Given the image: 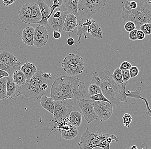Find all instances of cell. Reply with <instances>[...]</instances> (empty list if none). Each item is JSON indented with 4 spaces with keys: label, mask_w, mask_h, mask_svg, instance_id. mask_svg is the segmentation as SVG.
<instances>
[{
    "label": "cell",
    "mask_w": 151,
    "mask_h": 149,
    "mask_svg": "<svg viewBox=\"0 0 151 149\" xmlns=\"http://www.w3.org/2000/svg\"><path fill=\"white\" fill-rule=\"evenodd\" d=\"M141 149H148V148L147 147H145V148H142Z\"/></svg>",
    "instance_id": "obj_55"
},
{
    "label": "cell",
    "mask_w": 151,
    "mask_h": 149,
    "mask_svg": "<svg viewBox=\"0 0 151 149\" xmlns=\"http://www.w3.org/2000/svg\"><path fill=\"white\" fill-rule=\"evenodd\" d=\"M90 99L94 101L106 102L111 103L102 93H99L90 97Z\"/></svg>",
    "instance_id": "obj_33"
},
{
    "label": "cell",
    "mask_w": 151,
    "mask_h": 149,
    "mask_svg": "<svg viewBox=\"0 0 151 149\" xmlns=\"http://www.w3.org/2000/svg\"><path fill=\"white\" fill-rule=\"evenodd\" d=\"M130 7L132 9H136L137 7V3L136 1H130Z\"/></svg>",
    "instance_id": "obj_48"
},
{
    "label": "cell",
    "mask_w": 151,
    "mask_h": 149,
    "mask_svg": "<svg viewBox=\"0 0 151 149\" xmlns=\"http://www.w3.org/2000/svg\"><path fill=\"white\" fill-rule=\"evenodd\" d=\"M140 99L144 100L145 103H146V114L148 116L150 117L151 118V109L150 107V105H149V102H148L147 99L146 98H144L142 97H140Z\"/></svg>",
    "instance_id": "obj_42"
},
{
    "label": "cell",
    "mask_w": 151,
    "mask_h": 149,
    "mask_svg": "<svg viewBox=\"0 0 151 149\" xmlns=\"http://www.w3.org/2000/svg\"><path fill=\"white\" fill-rule=\"evenodd\" d=\"M0 70L6 71L9 74V76H11L15 71L14 69H12L1 60H0Z\"/></svg>",
    "instance_id": "obj_35"
},
{
    "label": "cell",
    "mask_w": 151,
    "mask_h": 149,
    "mask_svg": "<svg viewBox=\"0 0 151 149\" xmlns=\"http://www.w3.org/2000/svg\"><path fill=\"white\" fill-rule=\"evenodd\" d=\"M42 76L45 79H51L52 78V75L50 73H44L42 74Z\"/></svg>",
    "instance_id": "obj_50"
},
{
    "label": "cell",
    "mask_w": 151,
    "mask_h": 149,
    "mask_svg": "<svg viewBox=\"0 0 151 149\" xmlns=\"http://www.w3.org/2000/svg\"><path fill=\"white\" fill-rule=\"evenodd\" d=\"M141 87H138L134 92L128 91L127 92H125V96L126 98L129 97L130 98H134L136 100L140 99L141 96Z\"/></svg>",
    "instance_id": "obj_30"
},
{
    "label": "cell",
    "mask_w": 151,
    "mask_h": 149,
    "mask_svg": "<svg viewBox=\"0 0 151 149\" xmlns=\"http://www.w3.org/2000/svg\"><path fill=\"white\" fill-rule=\"evenodd\" d=\"M130 149H138L136 145H133L132 147H130Z\"/></svg>",
    "instance_id": "obj_53"
},
{
    "label": "cell",
    "mask_w": 151,
    "mask_h": 149,
    "mask_svg": "<svg viewBox=\"0 0 151 149\" xmlns=\"http://www.w3.org/2000/svg\"><path fill=\"white\" fill-rule=\"evenodd\" d=\"M129 70L130 76L132 78L136 77L139 73V70L136 66H132Z\"/></svg>",
    "instance_id": "obj_39"
},
{
    "label": "cell",
    "mask_w": 151,
    "mask_h": 149,
    "mask_svg": "<svg viewBox=\"0 0 151 149\" xmlns=\"http://www.w3.org/2000/svg\"><path fill=\"white\" fill-rule=\"evenodd\" d=\"M76 102L71 99L55 101L53 117L57 124L63 119L68 118L72 111L73 106H76Z\"/></svg>",
    "instance_id": "obj_7"
},
{
    "label": "cell",
    "mask_w": 151,
    "mask_h": 149,
    "mask_svg": "<svg viewBox=\"0 0 151 149\" xmlns=\"http://www.w3.org/2000/svg\"><path fill=\"white\" fill-rule=\"evenodd\" d=\"M0 60L15 71L20 70L22 64L17 57L8 51H4L0 53Z\"/></svg>",
    "instance_id": "obj_11"
},
{
    "label": "cell",
    "mask_w": 151,
    "mask_h": 149,
    "mask_svg": "<svg viewBox=\"0 0 151 149\" xmlns=\"http://www.w3.org/2000/svg\"><path fill=\"white\" fill-rule=\"evenodd\" d=\"M49 40V33L45 26L39 25L35 28L34 45L40 48L46 45Z\"/></svg>",
    "instance_id": "obj_10"
},
{
    "label": "cell",
    "mask_w": 151,
    "mask_h": 149,
    "mask_svg": "<svg viewBox=\"0 0 151 149\" xmlns=\"http://www.w3.org/2000/svg\"><path fill=\"white\" fill-rule=\"evenodd\" d=\"M150 125H151V121H150Z\"/></svg>",
    "instance_id": "obj_58"
},
{
    "label": "cell",
    "mask_w": 151,
    "mask_h": 149,
    "mask_svg": "<svg viewBox=\"0 0 151 149\" xmlns=\"http://www.w3.org/2000/svg\"><path fill=\"white\" fill-rule=\"evenodd\" d=\"M85 68L84 62L78 63L63 69L64 72L69 75V76L75 77L82 73Z\"/></svg>",
    "instance_id": "obj_21"
},
{
    "label": "cell",
    "mask_w": 151,
    "mask_h": 149,
    "mask_svg": "<svg viewBox=\"0 0 151 149\" xmlns=\"http://www.w3.org/2000/svg\"><path fill=\"white\" fill-rule=\"evenodd\" d=\"M37 4L39 7L40 13L42 16V19L38 23L40 25L44 26H48L49 20L51 14V10L48 5L43 0H38Z\"/></svg>",
    "instance_id": "obj_14"
},
{
    "label": "cell",
    "mask_w": 151,
    "mask_h": 149,
    "mask_svg": "<svg viewBox=\"0 0 151 149\" xmlns=\"http://www.w3.org/2000/svg\"><path fill=\"white\" fill-rule=\"evenodd\" d=\"M137 7L136 9L126 10L123 7L122 17L124 22L132 21L139 30L140 26L144 23L151 24V4L146 3L145 0H136Z\"/></svg>",
    "instance_id": "obj_4"
},
{
    "label": "cell",
    "mask_w": 151,
    "mask_h": 149,
    "mask_svg": "<svg viewBox=\"0 0 151 149\" xmlns=\"http://www.w3.org/2000/svg\"><path fill=\"white\" fill-rule=\"evenodd\" d=\"M88 93L91 96L99 93H102L100 86L97 84H91L88 89Z\"/></svg>",
    "instance_id": "obj_32"
},
{
    "label": "cell",
    "mask_w": 151,
    "mask_h": 149,
    "mask_svg": "<svg viewBox=\"0 0 151 149\" xmlns=\"http://www.w3.org/2000/svg\"><path fill=\"white\" fill-rule=\"evenodd\" d=\"M113 140L118 143L119 139L112 134L94 133L88 130V128H87L81 135L80 141L78 145L79 149H93L96 148L110 149V145Z\"/></svg>",
    "instance_id": "obj_3"
},
{
    "label": "cell",
    "mask_w": 151,
    "mask_h": 149,
    "mask_svg": "<svg viewBox=\"0 0 151 149\" xmlns=\"http://www.w3.org/2000/svg\"><path fill=\"white\" fill-rule=\"evenodd\" d=\"M7 77H3L0 79V100L6 98Z\"/></svg>",
    "instance_id": "obj_29"
},
{
    "label": "cell",
    "mask_w": 151,
    "mask_h": 149,
    "mask_svg": "<svg viewBox=\"0 0 151 149\" xmlns=\"http://www.w3.org/2000/svg\"><path fill=\"white\" fill-rule=\"evenodd\" d=\"M78 105L88 124H90L94 120L99 119L94 112V101L83 98L79 100Z\"/></svg>",
    "instance_id": "obj_9"
},
{
    "label": "cell",
    "mask_w": 151,
    "mask_h": 149,
    "mask_svg": "<svg viewBox=\"0 0 151 149\" xmlns=\"http://www.w3.org/2000/svg\"><path fill=\"white\" fill-rule=\"evenodd\" d=\"M86 18H85L80 19L77 26L78 28H77V36H78V41L79 43H80L82 35H84L86 39H88L86 35L88 28V26L86 23Z\"/></svg>",
    "instance_id": "obj_27"
},
{
    "label": "cell",
    "mask_w": 151,
    "mask_h": 149,
    "mask_svg": "<svg viewBox=\"0 0 151 149\" xmlns=\"http://www.w3.org/2000/svg\"><path fill=\"white\" fill-rule=\"evenodd\" d=\"M3 4L6 7H9L15 2V0H2Z\"/></svg>",
    "instance_id": "obj_45"
},
{
    "label": "cell",
    "mask_w": 151,
    "mask_h": 149,
    "mask_svg": "<svg viewBox=\"0 0 151 149\" xmlns=\"http://www.w3.org/2000/svg\"><path fill=\"white\" fill-rule=\"evenodd\" d=\"M132 66V64L128 62L127 61H125L121 63L119 68L121 71H123V70H129Z\"/></svg>",
    "instance_id": "obj_40"
},
{
    "label": "cell",
    "mask_w": 151,
    "mask_h": 149,
    "mask_svg": "<svg viewBox=\"0 0 151 149\" xmlns=\"http://www.w3.org/2000/svg\"><path fill=\"white\" fill-rule=\"evenodd\" d=\"M125 149H130V147H129V148H126Z\"/></svg>",
    "instance_id": "obj_57"
},
{
    "label": "cell",
    "mask_w": 151,
    "mask_h": 149,
    "mask_svg": "<svg viewBox=\"0 0 151 149\" xmlns=\"http://www.w3.org/2000/svg\"><path fill=\"white\" fill-rule=\"evenodd\" d=\"M132 121V116L129 113L124 114L122 117V122L124 125V127L129 128Z\"/></svg>",
    "instance_id": "obj_34"
},
{
    "label": "cell",
    "mask_w": 151,
    "mask_h": 149,
    "mask_svg": "<svg viewBox=\"0 0 151 149\" xmlns=\"http://www.w3.org/2000/svg\"><path fill=\"white\" fill-rule=\"evenodd\" d=\"M19 96L18 85L14 82L12 77L9 76L7 77L6 98L17 100Z\"/></svg>",
    "instance_id": "obj_13"
},
{
    "label": "cell",
    "mask_w": 151,
    "mask_h": 149,
    "mask_svg": "<svg viewBox=\"0 0 151 149\" xmlns=\"http://www.w3.org/2000/svg\"><path fill=\"white\" fill-rule=\"evenodd\" d=\"M146 35L140 30H137V39L138 40H142L145 39Z\"/></svg>",
    "instance_id": "obj_44"
},
{
    "label": "cell",
    "mask_w": 151,
    "mask_h": 149,
    "mask_svg": "<svg viewBox=\"0 0 151 149\" xmlns=\"http://www.w3.org/2000/svg\"><path fill=\"white\" fill-rule=\"evenodd\" d=\"M124 29L127 33L136 29V26L134 22L132 21H127L124 25Z\"/></svg>",
    "instance_id": "obj_38"
},
{
    "label": "cell",
    "mask_w": 151,
    "mask_h": 149,
    "mask_svg": "<svg viewBox=\"0 0 151 149\" xmlns=\"http://www.w3.org/2000/svg\"><path fill=\"white\" fill-rule=\"evenodd\" d=\"M53 37L56 39H58L61 38V34L60 32L57 31H54L53 33Z\"/></svg>",
    "instance_id": "obj_47"
},
{
    "label": "cell",
    "mask_w": 151,
    "mask_h": 149,
    "mask_svg": "<svg viewBox=\"0 0 151 149\" xmlns=\"http://www.w3.org/2000/svg\"><path fill=\"white\" fill-rule=\"evenodd\" d=\"M62 138L66 140H72L75 138L78 134L79 131L77 127L71 126L68 130L60 131Z\"/></svg>",
    "instance_id": "obj_25"
},
{
    "label": "cell",
    "mask_w": 151,
    "mask_h": 149,
    "mask_svg": "<svg viewBox=\"0 0 151 149\" xmlns=\"http://www.w3.org/2000/svg\"><path fill=\"white\" fill-rule=\"evenodd\" d=\"M42 19L40 9L38 4L35 3H32V12L28 25L38 24Z\"/></svg>",
    "instance_id": "obj_20"
},
{
    "label": "cell",
    "mask_w": 151,
    "mask_h": 149,
    "mask_svg": "<svg viewBox=\"0 0 151 149\" xmlns=\"http://www.w3.org/2000/svg\"><path fill=\"white\" fill-rule=\"evenodd\" d=\"M122 71V78L124 82H127L131 78L129 70H125Z\"/></svg>",
    "instance_id": "obj_41"
},
{
    "label": "cell",
    "mask_w": 151,
    "mask_h": 149,
    "mask_svg": "<svg viewBox=\"0 0 151 149\" xmlns=\"http://www.w3.org/2000/svg\"><path fill=\"white\" fill-rule=\"evenodd\" d=\"M112 76L114 80L119 84H122L124 82L123 80L122 71L119 68H117L114 70Z\"/></svg>",
    "instance_id": "obj_31"
},
{
    "label": "cell",
    "mask_w": 151,
    "mask_h": 149,
    "mask_svg": "<svg viewBox=\"0 0 151 149\" xmlns=\"http://www.w3.org/2000/svg\"><path fill=\"white\" fill-rule=\"evenodd\" d=\"M12 77L14 82L18 86L22 85L27 81L25 75L21 70L15 71Z\"/></svg>",
    "instance_id": "obj_28"
},
{
    "label": "cell",
    "mask_w": 151,
    "mask_h": 149,
    "mask_svg": "<svg viewBox=\"0 0 151 149\" xmlns=\"http://www.w3.org/2000/svg\"><path fill=\"white\" fill-rule=\"evenodd\" d=\"M67 43L68 45H69V46H72V45H73L74 44L75 41H74L73 38H69L67 39Z\"/></svg>",
    "instance_id": "obj_49"
},
{
    "label": "cell",
    "mask_w": 151,
    "mask_h": 149,
    "mask_svg": "<svg viewBox=\"0 0 151 149\" xmlns=\"http://www.w3.org/2000/svg\"><path fill=\"white\" fill-rule=\"evenodd\" d=\"M85 83L75 77L61 76L54 81L50 96L55 101L71 99L76 102L86 96Z\"/></svg>",
    "instance_id": "obj_2"
},
{
    "label": "cell",
    "mask_w": 151,
    "mask_h": 149,
    "mask_svg": "<svg viewBox=\"0 0 151 149\" xmlns=\"http://www.w3.org/2000/svg\"><path fill=\"white\" fill-rule=\"evenodd\" d=\"M20 70L25 75L27 80L31 79L37 71V68L34 63L27 62L22 65Z\"/></svg>",
    "instance_id": "obj_22"
},
{
    "label": "cell",
    "mask_w": 151,
    "mask_h": 149,
    "mask_svg": "<svg viewBox=\"0 0 151 149\" xmlns=\"http://www.w3.org/2000/svg\"><path fill=\"white\" fill-rule=\"evenodd\" d=\"M69 14L68 11L64 9L59 17L54 18L51 16L49 20V23L51 25L54 31H58L60 33L63 31L65 20Z\"/></svg>",
    "instance_id": "obj_12"
},
{
    "label": "cell",
    "mask_w": 151,
    "mask_h": 149,
    "mask_svg": "<svg viewBox=\"0 0 151 149\" xmlns=\"http://www.w3.org/2000/svg\"><path fill=\"white\" fill-rule=\"evenodd\" d=\"M87 33L90 34L92 37L98 39H102L103 33L101 26L96 21L88 26Z\"/></svg>",
    "instance_id": "obj_23"
},
{
    "label": "cell",
    "mask_w": 151,
    "mask_h": 149,
    "mask_svg": "<svg viewBox=\"0 0 151 149\" xmlns=\"http://www.w3.org/2000/svg\"><path fill=\"white\" fill-rule=\"evenodd\" d=\"M127 82L119 84L115 81L109 70L99 69L92 75L91 84L100 86L102 93L111 104L118 106L121 102H127L125 96V88Z\"/></svg>",
    "instance_id": "obj_1"
},
{
    "label": "cell",
    "mask_w": 151,
    "mask_h": 149,
    "mask_svg": "<svg viewBox=\"0 0 151 149\" xmlns=\"http://www.w3.org/2000/svg\"><path fill=\"white\" fill-rule=\"evenodd\" d=\"M94 110L99 119L101 121H104L112 116L113 112V106L111 103L108 102L94 101Z\"/></svg>",
    "instance_id": "obj_8"
},
{
    "label": "cell",
    "mask_w": 151,
    "mask_h": 149,
    "mask_svg": "<svg viewBox=\"0 0 151 149\" xmlns=\"http://www.w3.org/2000/svg\"><path fill=\"white\" fill-rule=\"evenodd\" d=\"M0 76H2L4 77H8L9 76V74L7 72L2 70H0Z\"/></svg>",
    "instance_id": "obj_51"
},
{
    "label": "cell",
    "mask_w": 151,
    "mask_h": 149,
    "mask_svg": "<svg viewBox=\"0 0 151 149\" xmlns=\"http://www.w3.org/2000/svg\"><path fill=\"white\" fill-rule=\"evenodd\" d=\"M137 29H136L129 33L128 36H129V39L131 41H135L137 40Z\"/></svg>",
    "instance_id": "obj_43"
},
{
    "label": "cell",
    "mask_w": 151,
    "mask_h": 149,
    "mask_svg": "<svg viewBox=\"0 0 151 149\" xmlns=\"http://www.w3.org/2000/svg\"><path fill=\"white\" fill-rule=\"evenodd\" d=\"M42 88L43 91H46V90H47V88H48V85H47V82L43 83V84H42Z\"/></svg>",
    "instance_id": "obj_52"
},
{
    "label": "cell",
    "mask_w": 151,
    "mask_h": 149,
    "mask_svg": "<svg viewBox=\"0 0 151 149\" xmlns=\"http://www.w3.org/2000/svg\"><path fill=\"white\" fill-rule=\"evenodd\" d=\"M63 4L65 7V10L70 14H73L76 17L80 16L78 12V3L79 0H63Z\"/></svg>",
    "instance_id": "obj_19"
},
{
    "label": "cell",
    "mask_w": 151,
    "mask_h": 149,
    "mask_svg": "<svg viewBox=\"0 0 151 149\" xmlns=\"http://www.w3.org/2000/svg\"><path fill=\"white\" fill-rule=\"evenodd\" d=\"M35 28L32 26H28L23 29L22 35V42L26 46H34Z\"/></svg>",
    "instance_id": "obj_16"
},
{
    "label": "cell",
    "mask_w": 151,
    "mask_h": 149,
    "mask_svg": "<svg viewBox=\"0 0 151 149\" xmlns=\"http://www.w3.org/2000/svg\"><path fill=\"white\" fill-rule=\"evenodd\" d=\"M107 0H79L78 12L85 18L91 17L106 4Z\"/></svg>",
    "instance_id": "obj_6"
},
{
    "label": "cell",
    "mask_w": 151,
    "mask_h": 149,
    "mask_svg": "<svg viewBox=\"0 0 151 149\" xmlns=\"http://www.w3.org/2000/svg\"><path fill=\"white\" fill-rule=\"evenodd\" d=\"M32 12V3H27L22 6L19 11V20L23 23L28 24Z\"/></svg>",
    "instance_id": "obj_15"
},
{
    "label": "cell",
    "mask_w": 151,
    "mask_h": 149,
    "mask_svg": "<svg viewBox=\"0 0 151 149\" xmlns=\"http://www.w3.org/2000/svg\"><path fill=\"white\" fill-rule=\"evenodd\" d=\"M83 62V59L82 57L75 54L70 53L64 58L61 64V67L64 69L70 65Z\"/></svg>",
    "instance_id": "obj_17"
},
{
    "label": "cell",
    "mask_w": 151,
    "mask_h": 149,
    "mask_svg": "<svg viewBox=\"0 0 151 149\" xmlns=\"http://www.w3.org/2000/svg\"><path fill=\"white\" fill-rule=\"evenodd\" d=\"M69 121L71 126L79 127L82 122V115L78 111H72L69 117Z\"/></svg>",
    "instance_id": "obj_26"
},
{
    "label": "cell",
    "mask_w": 151,
    "mask_h": 149,
    "mask_svg": "<svg viewBox=\"0 0 151 149\" xmlns=\"http://www.w3.org/2000/svg\"><path fill=\"white\" fill-rule=\"evenodd\" d=\"M42 71H37L31 79L26 81L22 85L19 86L20 95H23L26 98L37 99L45 95L46 91L42 90V85L47 82V79L42 77Z\"/></svg>",
    "instance_id": "obj_5"
},
{
    "label": "cell",
    "mask_w": 151,
    "mask_h": 149,
    "mask_svg": "<svg viewBox=\"0 0 151 149\" xmlns=\"http://www.w3.org/2000/svg\"><path fill=\"white\" fill-rule=\"evenodd\" d=\"M146 3H147L148 4H151V0H145Z\"/></svg>",
    "instance_id": "obj_54"
},
{
    "label": "cell",
    "mask_w": 151,
    "mask_h": 149,
    "mask_svg": "<svg viewBox=\"0 0 151 149\" xmlns=\"http://www.w3.org/2000/svg\"><path fill=\"white\" fill-rule=\"evenodd\" d=\"M130 1H126L123 4L122 6V7H123L124 9H126V10H131V8L130 7Z\"/></svg>",
    "instance_id": "obj_46"
},
{
    "label": "cell",
    "mask_w": 151,
    "mask_h": 149,
    "mask_svg": "<svg viewBox=\"0 0 151 149\" xmlns=\"http://www.w3.org/2000/svg\"><path fill=\"white\" fill-rule=\"evenodd\" d=\"M3 77L2 76H0V79H1V78H2Z\"/></svg>",
    "instance_id": "obj_56"
},
{
    "label": "cell",
    "mask_w": 151,
    "mask_h": 149,
    "mask_svg": "<svg viewBox=\"0 0 151 149\" xmlns=\"http://www.w3.org/2000/svg\"><path fill=\"white\" fill-rule=\"evenodd\" d=\"M77 21V17L73 14L69 13L65 20L63 31L67 33L73 32L75 28L78 26Z\"/></svg>",
    "instance_id": "obj_18"
},
{
    "label": "cell",
    "mask_w": 151,
    "mask_h": 149,
    "mask_svg": "<svg viewBox=\"0 0 151 149\" xmlns=\"http://www.w3.org/2000/svg\"><path fill=\"white\" fill-rule=\"evenodd\" d=\"M55 101L52 97L44 95L40 98V103L42 108L49 113L53 114Z\"/></svg>",
    "instance_id": "obj_24"
},
{
    "label": "cell",
    "mask_w": 151,
    "mask_h": 149,
    "mask_svg": "<svg viewBox=\"0 0 151 149\" xmlns=\"http://www.w3.org/2000/svg\"><path fill=\"white\" fill-rule=\"evenodd\" d=\"M15 1H16V0H15Z\"/></svg>",
    "instance_id": "obj_59"
},
{
    "label": "cell",
    "mask_w": 151,
    "mask_h": 149,
    "mask_svg": "<svg viewBox=\"0 0 151 149\" xmlns=\"http://www.w3.org/2000/svg\"><path fill=\"white\" fill-rule=\"evenodd\" d=\"M63 0H54L52 5L50 7V9L51 10V14L50 15V17L55 9L60 7L63 4Z\"/></svg>",
    "instance_id": "obj_37"
},
{
    "label": "cell",
    "mask_w": 151,
    "mask_h": 149,
    "mask_svg": "<svg viewBox=\"0 0 151 149\" xmlns=\"http://www.w3.org/2000/svg\"><path fill=\"white\" fill-rule=\"evenodd\" d=\"M139 29L141 30L146 36H149L151 34V24H143L140 26Z\"/></svg>",
    "instance_id": "obj_36"
}]
</instances>
